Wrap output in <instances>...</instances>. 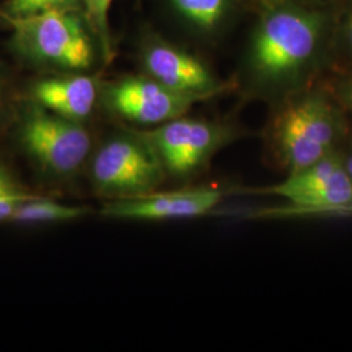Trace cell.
Masks as SVG:
<instances>
[{
	"label": "cell",
	"mask_w": 352,
	"mask_h": 352,
	"mask_svg": "<svg viewBox=\"0 0 352 352\" xmlns=\"http://www.w3.org/2000/svg\"><path fill=\"white\" fill-rule=\"evenodd\" d=\"M234 81L267 104L322 81L333 67V6L257 0Z\"/></svg>",
	"instance_id": "obj_1"
},
{
	"label": "cell",
	"mask_w": 352,
	"mask_h": 352,
	"mask_svg": "<svg viewBox=\"0 0 352 352\" xmlns=\"http://www.w3.org/2000/svg\"><path fill=\"white\" fill-rule=\"evenodd\" d=\"M269 107L265 146L272 162L287 175L340 151L351 133L350 115L324 80Z\"/></svg>",
	"instance_id": "obj_2"
},
{
	"label": "cell",
	"mask_w": 352,
	"mask_h": 352,
	"mask_svg": "<svg viewBox=\"0 0 352 352\" xmlns=\"http://www.w3.org/2000/svg\"><path fill=\"white\" fill-rule=\"evenodd\" d=\"M6 49L26 69L43 74L93 72L104 62L100 42L78 11H49L12 21ZM106 63V62H104Z\"/></svg>",
	"instance_id": "obj_3"
},
{
	"label": "cell",
	"mask_w": 352,
	"mask_h": 352,
	"mask_svg": "<svg viewBox=\"0 0 352 352\" xmlns=\"http://www.w3.org/2000/svg\"><path fill=\"white\" fill-rule=\"evenodd\" d=\"M8 128L14 148L50 184L68 183L84 173L96 145L85 123L50 113L24 96Z\"/></svg>",
	"instance_id": "obj_4"
},
{
	"label": "cell",
	"mask_w": 352,
	"mask_h": 352,
	"mask_svg": "<svg viewBox=\"0 0 352 352\" xmlns=\"http://www.w3.org/2000/svg\"><path fill=\"white\" fill-rule=\"evenodd\" d=\"M85 173L93 190L107 200L144 196L167 180L164 164L141 129H120L96 142Z\"/></svg>",
	"instance_id": "obj_5"
},
{
	"label": "cell",
	"mask_w": 352,
	"mask_h": 352,
	"mask_svg": "<svg viewBox=\"0 0 352 352\" xmlns=\"http://www.w3.org/2000/svg\"><path fill=\"white\" fill-rule=\"evenodd\" d=\"M164 164L167 179L188 182L202 174L214 157L243 136L235 122L182 115L141 129Z\"/></svg>",
	"instance_id": "obj_6"
},
{
	"label": "cell",
	"mask_w": 352,
	"mask_h": 352,
	"mask_svg": "<svg viewBox=\"0 0 352 352\" xmlns=\"http://www.w3.org/2000/svg\"><path fill=\"white\" fill-rule=\"evenodd\" d=\"M254 193L285 199L287 206L260 210L253 217L272 214L298 215H352V182L347 174L342 149L299 170L274 186L256 189Z\"/></svg>",
	"instance_id": "obj_7"
},
{
	"label": "cell",
	"mask_w": 352,
	"mask_h": 352,
	"mask_svg": "<svg viewBox=\"0 0 352 352\" xmlns=\"http://www.w3.org/2000/svg\"><path fill=\"white\" fill-rule=\"evenodd\" d=\"M138 55L142 74L201 102L235 89L234 81L222 80L201 56L160 34L146 33Z\"/></svg>",
	"instance_id": "obj_8"
},
{
	"label": "cell",
	"mask_w": 352,
	"mask_h": 352,
	"mask_svg": "<svg viewBox=\"0 0 352 352\" xmlns=\"http://www.w3.org/2000/svg\"><path fill=\"white\" fill-rule=\"evenodd\" d=\"M199 102L142 72L101 81L100 106L113 118L145 129L188 113Z\"/></svg>",
	"instance_id": "obj_9"
},
{
	"label": "cell",
	"mask_w": 352,
	"mask_h": 352,
	"mask_svg": "<svg viewBox=\"0 0 352 352\" xmlns=\"http://www.w3.org/2000/svg\"><path fill=\"white\" fill-rule=\"evenodd\" d=\"M225 189L197 187L173 192H151L144 196L109 200L101 215L111 219L170 221L197 218L214 210L226 195Z\"/></svg>",
	"instance_id": "obj_10"
},
{
	"label": "cell",
	"mask_w": 352,
	"mask_h": 352,
	"mask_svg": "<svg viewBox=\"0 0 352 352\" xmlns=\"http://www.w3.org/2000/svg\"><path fill=\"white\" fill-rule=\"evenodd\" d=\"M101 81L93 72L43 74L33 78L21 93L47 111L85 123L100 106Z\"/></svg>",
	"instance_id": "obj_11"
},
{
	"label": "cell",
	"mask_w": 352,
	"mask_h": 352,
	"mask_svg": "<svg viewBox=\"0 0 352 352\" xmlns=\"http://www.w3.org/2000/svg\"><path fill=\"white\" fill-rule=\"evenodd\" d=\"M166 6L189 36L214 45L251 11L250 0H164Z\"/></svg>",
	"instance_id": "obj_12"
},
{
	"label": "cell",
	"mask_w": 352,
	"mask_h": 352,
	"mask_svg": "<svg viewBox=\"0 0 352 352\" xmlns=\"http://www.w3.org/2000/svg\"><path fill=\"white\" fill-rule=\"evenodd\" d=\"M90 213L87 206L65 205L47 197L30 196L13 214L10 223L14 225H42L64 223L80 219Z\"/></svg>",
	"instance_id": "obj_13"
},
{
	"label": "cell",
	"mask_w": 352,
	"mask_h": 352,
	"mask_svg": "<svg viewBox=\"0 0 352 352\" xmlns=\"http://www.w3.org/2000/svg\"><path fill=\"white\" fill-rule=\"evenodd\" d=\"M333 67H352V0H336L333 4Z\"/></svg>",
	"instance_id": "obj_14"
},
{
	"label": "cell",
	"mask_w": 352,
	"mask_h": 352,
	"mask_svg": "<svg viewBox=\"0 0 352 352\" xmlns=\"http://www.w3.org/2000/svg\"><path fill=\"white\" fill-rule=\"evenodd\" d=\"M49 11L84 13L82 0H3L0 3V29H7L14 20Z\"/></svg>",
	"instance_id": "obj_15"
},
{
	"label": "cell",
	"mask_w": 352,
	"mask_h": 352,
	"mask_svg": "<svg viewBox=\"0 0 352 352\" xmlns=\"http://www.w3.org/2000/svg\"><path fill=\"white\" fill-rule=\"evenodd\" d=\"M113 3V0H82L84 14L100 42L106 63L111 60L113 55V42L109 19Z\"/></svg>",
	"instance_id": "obj_16"
},
{
	"label": "cell",
	"mask_w": 352,
	"mask_h": 352,
	"mask_svg": "<svg viewBox=\"0 0 352 352\" xmlns=\"http://www.w3.org/2000/svg\"><path fill=\"white\" fill-rule=\"evenodd\" d=\"M30 196L11 167L0 158V223H10L13 214Z\"/></svg>",
	"instance_id": "obj_17"
},
{
	"label": "cell",
	"mask_w": 352,
	"mask_h": 352,
	"mask_svg": "<svg viewBox=\"0 0 352 352\" xmlns=\"http://www.w3.org/2000/svg\"><path fill=\"white\" fill-rule=\"evenodd\" d=\"M20 97L11 67L0 59V129L10 126Z\"/></svg>",
	"instance_id": "obj_18"
},
{
	"label": "cell",
	"mask_w": 352,
	"mask_h": 352,
	"mask_svg": "<svg viewBox=\"0 0 352 352\" xmlns=\"http://www.w3.org/2000/svg\"><path fill=\"white\" fill-rule=\"evenodd\" d=\"M324 82L344 111L352 115V67L330 71Z\"/></svg>",
	"instance_id": "obj_19"
},
{
	"label": "cell",
	"mask_w": 352,
	"mask_h": 352,
	"mask_svg": "<svg viewBox=\"0 0 352 352\" xmlns=\"http://www.w3.org/2000/svg\"><path fill=\"white\" fill-rule=\"evenodd\" d=\"M342 158H343L344 168H346V171H347V174L350 176L352 182V129L344 146L342 148Z\"/></svg>",
	"instance_id": "obj_20"
},
{
	"label": "cell",
	"mask_w": 352,
	"mask_h": 352,
	"mask_svg": "<svg viewBox=\"0 0 352 352\" xmlns=\"http://www.w3.org/2000/svg\"><path fill=\"white\" fill-rule=\"evenodd\" d=\"M257 1V0H250V3L252 4ZM295 1H300V3H308V4H318V6H330L333 4L336 0H295Z\"/></svg>",
	"instance_id": "obj_21"
}]
</instances>
